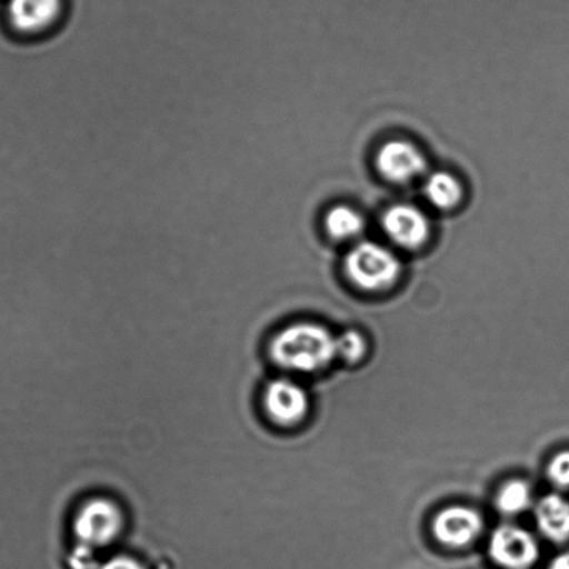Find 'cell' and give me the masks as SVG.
<instances>
[{"label":"cell","mask_w":569,"mask_h":569,"mask_svg":"<svg viewBox=\"0 0 569 569\" xmlns=\"http://www.w3.org/2000/svg\"><path fill=\"white\" fill-rule=\"evenodd\" d=\"M269 352L280 368L313 373L328 367L337 357L336 337L322 325L292 323L273 337Z\"/></svg>","instance_id":"obj_1"},{"label":"cell","mask_w":569,"mask_h":569,"mask_svg":"<svg viewBox=\"0 0 569 569\" xmlns=\"http://www.w3.org/2000/svg\"><path fill=\"white\" fill-rule=\"evenodd\" d=\"M69 0H9L7 20L16 36L30 42L49 40L70 19Z\"/></svg>","instance_id":"obj_2"},{"label":"cell","mask_w":569,"mask_h":569,"mask_svg":"<svg viewBox=\"0 0 569 569\" xmlns=\"http://www.w3.org/2000/svg\"><path fill=\"white\" fill-rule=\"evenodd\" d=\"M346 272L365 291H382L393 286L401 272L399 258L376 242H359L346 258Z\"/></svg>","instance_id":"obj_3"},{"label":"cell","mask_w":569,"mask_h":569,"mask_svg":"<svg viewBox=\"0 0 569 569\" xmlns=\"http://www.w3.org/2000/svg\"><path fill=\"white\" fill-rule=\"evenodd\" d=\"M123 525V513L116 502L108 499H92L77 512L73 529L80 545L96 550L118 539Z\"/></svg>","instance_id":"obj_4"},{"label":"cell","mask_w":569,"mask_h":569,"mask_svg":"<svg viewBox=\"0 0 569 569\" xmlns=\"http://www.w3.org/2000/svg\"><path fill=\"white\" fill-rule=\"evenodd\" d=\"M491 560L506 569H528L539 558V546L528 530L502 525L491 535Z\"/></svg>","instance_id":"obj_5"},{"label":"cell","mask_w":569,"mask_h":569,"mask_svg":"<svg viewBox=\"0 0 569 569\" xmlns=\"http://www.w3.org/2000/svg\"><path fill=\"white\" fill-rule=\"evenodd\" d=\"M263 406L268 417L281 427H292L307 417V391L290 379H276L264 390Z\"/></svg>","instance_id":"obj_6"},{"label":"cell","mask_w":569,"mask_h":569,"mask_svg":"<svg viewBox=\"0 0 569 569\" xmlns=\"http://www.w3.org/2000/svg\"><path fill=\"white\" fill-rule=\"evenodd\" d=\"M376 166L385 179L405 184L423 173L427 159L413 143L393 140L379 149Z\"/></svg>","instance_id":"obj_7"},{"label":"cell","mask_w":569,"mask_h":569,"mask_svg":"<svg viewBox=\"0 0 569 569\" xmlns=\"http://www.w3.org/2000/svg\"><path fill=\"white\" fill-rule=\"evenodd\" d=\"M483 529V519L472 508L452 506L435 518L436 539L446 546L462 547L472 543Z\"/></svg>","instance_id":"obj_8"},{"label":"cell","mask_w":569,"mask_h":569,"mask_svg":"<svg viewBox=\"0 0 569 569\" xmlns=\"http://www.w3.org/2000/svg\"><path fill=\"white\" fill-rule=\"evenodd\" d=\"M383 229L397 246L412 250L428 240L430 226L421 209L412 206H395L383 214Z\"/></svg>","instance_id":"obj_9"},{"label":"cell","mask_w":569,"mask_h":569,"mask_svg":"<svg viewBox=\"0 0 569 569\" xmlns=\"http://www.w3.org/2000/svg\"><path fill=\"white\" fill-rule=\"evenodd\" d=\"M540 532L552 541L569 539V501L560 495H547L538 502L535 512Z\"/></svg>","instance_id":"obj_10"},{"label":"cell","mask_w":569,"mask_h":569,"mask_svg":"<svg viewBox=\"0 0 569 569\" xmlns=\"http://www.w3.org/2000/svg\"><path fill=\"white\" fill-rule=\"evenodd\" d=\"M425 196L432 206L440 209L455 208L462 197V187L455 176L436 171L425 181Z\"/></svg>","instance_id":"obj_11"},{"label":"cell","mask_w":569,"mask_h":569,"mask_svg":"<svg viewBox=\"0 0 569 569\" xmlns=\"http://www.w3.org/2000/svg\"><path fill=\"white\" fill-rule=\"evenodd\" d=\"M365 228L363 218L352 208H331L325 217V229L337 240L356 239Z\"/></svg>","instance_id":"obj_12"},{"label":"cell","mask_w":569,"mask_h":569,"mask_svg":"<svg viewBox=\"0 0 569 569\" xmlns=\"http://www.w3.org/2000/svg\"><path fill=\"white\" fill-rule=\"evenodd\" d=\"M532 505V489L523 480L506 483L496 497V506L505 516H517L527 511Z\"/></svg>","instance_id":"obj_13"},{"label":"cell","mask_w":569,"mask_h":569,"mask_svg":"<svg viewBox=\"0 0 569 569\" xmlns=\"http://www.w3.org/2000/svg\"><path fill=\"white\" fill-rule=\"evenodd\" d=\"M367 350V340L357 330H348L336 339L337 357H341L347 362L361 361Z\"/></svg>","instance_id":"obj_14"},{"label":"cell","mask_w":569,"mask_h":569,"mask_svg":"<svg viewBox=\"0 0 569 569\" xmlns=\"http://www.w3.org/2000/svg\"><path fill=\"white\" fill-rule=\"evenodd\" d=\"M547 475L558 488H569V451L558 452L547 467Z\"/></svg>","instance_id":"obj_15"},{"label":"cell","mask_w":569,"mask_h":569,"mask_svg":"<svg viewBox=\"0 0 569 569\" xmlns=\"http://www.w3.org/2000/svg\"><path fill=\"white\" fill-rule=\"evenodd\" d=\"M71 567L73 569H96V557L91 547L80 545L79 549L71 556Z\"/></svg>","instance_id":"obj_16"},{"label":"cell","mask_w":569,"mask_h":569,"mask_svg":"<svg viewBox=\"0 0 569 569\" xmlns=\"http://www.w3.org/2000/svg\"><path fill=\"white\" fill-rule=\"evenodd\" d=\"M99 569H146L140 561L129 556L113 557L112 560L104 562Z\"/></svg>","instance_id":"obj_17"},{"label":"cell","mask_w":569,"mask_h":569,"mask_svg":"<svg viewBox=\"0 0 569 569\" xmlns=\"http://www.w3.org/2000/svg\"><path fill=\"white\" fill-rule=\"evenodd\" d=\"M549 569H569V551L562 552L551 561Z\"/></svg>","instance_id":"obj_18"}]
</instances>
